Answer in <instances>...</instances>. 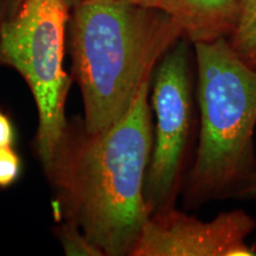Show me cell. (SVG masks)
I'll return each instance as SVG.
<instances>
[{
    "label": "cell",
    "instance_id": "1",
    "mask_svg": "<svg viewBox=\"0 0 256 256\" xmlns=\"http://www.w3.org/2000/svg\"><path fill=\"white\" fill-rule=\"evenodd\" d=\"M151 80L126 113L98 133L66 136L52 176L70 217L104 255H130L152 216L145 197L153 150Z\"/></svg>",
    "mask_w": 256,
    "mask_h": 256
},
{
    "label": "cell",
    "instance_id": "2",
    "mask_svg": "<svg viewBox=\"0 0 256 256\" xmlns=\"http://www.w3.org/2000/svg\"><path fill=\"white\" fill-rule=\"evenodd\" d=\"M69 32L87 133L119 120L160 60L185 36L176 16L127 0H78Z\"/></svg>",
    "mask_w": 256,
    "mask_h": 256
},
{
    "label": "cell",
    "instance_id": "3",
    "mask_svg": "<svg viewBox=\"0 0 256 256\" xmlns=\"http://www.w3.org/2000/svg\"><path fill=\"white\" fill-rule=\"evenodd\" d=\"M192 46L200 132L186 198L190 204L200 206L235 197L256 174V70L240 58L226 37Z\"/></svg>",
    "mask_w": 256,
    "mask_h": 256
},
{
    "label": "cell",
    "instance_id": "4",
    "mask_svg": "<svg viewBox=\"0 0 256 256\" xmlns=\"http://www.w3.org/2000/svg\"><path fill=\"white\" fill-rule=\"evenodd\" d=\"M69 0H24L0 32V66L22 75L38 112L36 148L50 174L68 136L66 104L72 84L64 70Z\"/></svg>",
    "mask_w": 256,
    "mask_h": 256
},
{
    "label": "cell",
    "instance_id": "5",
    "mask_svg": "<svg viewBox=\"0 0 256 256\" xmlns=\"http://www.w3.org/2000/svg\"><path fill=\"white\" fill-rule=\"evenodd\" d=\"M190 44L182 37L160 60L153 78L156 127L145 183L152 215L171 208L183 168L192 114Z\"/></svg>",
    "mask_w": 256,
    "mask_h": 256
},
{
    "label": "cell",
    "instance_id": "6",
    "mask_svg": "<svg viewBox=\"0 0 256 256\" xmlns=\"http://www.w3.org/2000/svg\"><path fill=\"white\" fill-rule=\"evenodd\" d=\"M256 222L244 210L200 220L172 208L153 214L130 252L132 256H252L248 238Z\"/></svg>",
    "mask_w": 256,
    "mask_h": 256
},
{
    "label": "cell",
    "instance_id": "7",
    "mask_svg": "<svg viewBox=\"0 0 256 256\" xmlns=\"http://www.w3.org/2000/svg\"><path fill=\"white\" fill-rule=\"evenodd\" d=\"M191 43L228 38L247 0H171Z\"/></svg>",
    "mask_w": 256,
    "mask_h": 256
},
{
    "label": "cell",
    "instance_id": "8",
    "mask_svg": "<svg viewBox=\"0 0 256 256\" xmlns=\"http://www.w3.org/2000/svg\"><path fill=\"white\" fill-rule=\"evenodd\" d=\"M228 40L240 58L256 70V0H247Z\"/></svg>",
    "mask_w": 256,
    "mask_h": 256
},
{
    "label": "cell",
    "instance_id": "9",
    "mask_svg": "<svg viewBox=\"0 0 256 256\" xmlns=\"http://www.w3.org/2000/svg\"><path fill=\"white\" fill-rule=\"evenodd\" d=\"M58 238L63 252L69 256H101L104 252L92 243L74 220L60 226Z\"/></svg>",
    "mask_w": 256,
    "mask_h": 256
},
{
    "label": "cell",
    "instance_id": "10",
    "mask_svg": "<svg viewBox=\"0 0 256 256\" xmlns=\"http://www.w3.org/2000/svg\"><path fill=\"white\" fill-rule=\"evenodd\" d=\"M22 168V159L14 146L0 147V188H8L17 183Z\"/></svg>",
    "mask_w": 256,
    "mask_h": 256
},
{
    "label": "cell",
    "instance_id": "11",
    "mask_svg": "<svg viewBox=\"0 0 256 256\" xmlns=\"http://www.w3.org/2000/svg\"><path fill=\"white\" fill-rule=\"evenodd\" d=\"M16 139L17 133L11 118L5 112L0 110V147L14 146Z\"/></svg>",
    "mask_w": 256,
    "mask_h": 256
},
{
    "label": "cell",
    "instance_id": "12",
    "mask_svg": "<svg viewBox=\"0 0 256 256\" xmlns=\"http://www.w3.org/2000/svg\"><path fill=\"white\" fill-rule=\"evenodd\" d=\"M78 2V0H69L70 5L72 6L75 5ZM127 2H136V4H139V5L148 6V8H156L164 10V11H168V12H170V14L176 16L174 6V4H172L171 0H127Z\"/></svg>",
    "mask_w": 256,
    "mask_h": 256
},
{
    "label": "cell",
    "instance_id": "13",
    "mask_svg": "<svg viewBox=\"0 0 256 256\" xmlns=\"http://www.w3.org/2000/svg\"><path fill=\"white\" fill-rule=\"evenodd\" d=\"M235 197L238 198H247V200H256V174L246 182L236 192Z\"/></svg>",
    "mask_w": 256,
    "mask_h": 256
},
{
    "label": "cell",
    "instance_id": "14",
    "mask_svg": "<svg viewBox=\"0 0 256 256\" xmlns=\"http://www.w3.org/2000/svg\"><path fill=\"white\" fill-rule=\"evenodd\" d=\"M8 0H0V32H2V25L8 20Z\"/></svg>",
    "mask_w": 256,
    "mask_h": 256
},
{
    "label": "cell",
    "instance_id": "15",
    "mask_svg": "<svg viewBox=\"0 0 256 256\" xmlns=\"http://www.w3.org/2000/svg\"><path fill=\"white\" fill-rule=\"evenodd\" d=\"M24 0H8V19L11 18L17 10L19 8V6L23 4Z\"/></svg>",
    "mask_w": 256,
    "mask_h": 256
}]
</instances>
